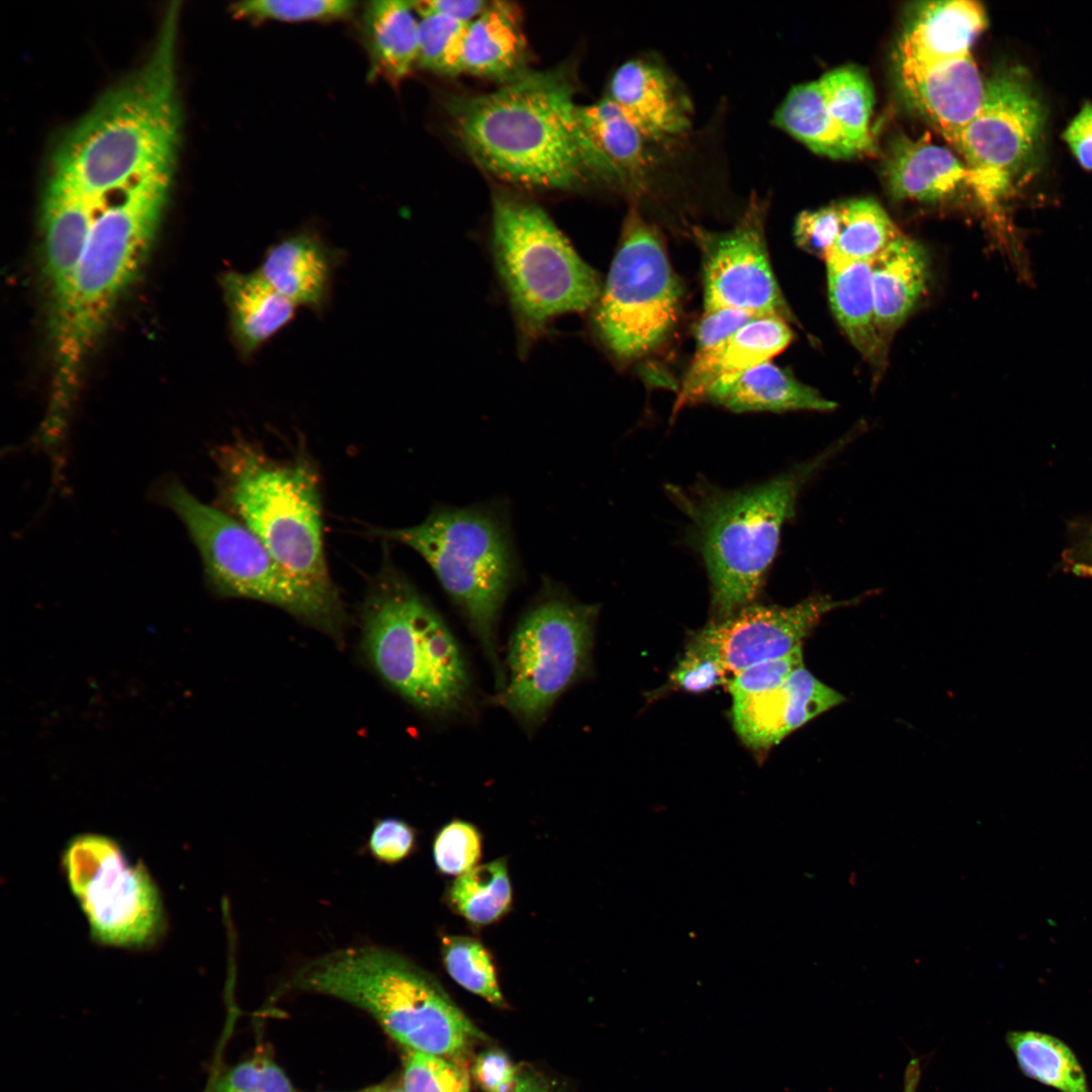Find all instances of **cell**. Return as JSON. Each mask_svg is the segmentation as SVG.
<instances>
[{"instance_id": "obj_53", "label": "cell", "mask_w": 1092, "mask_h": 1092, "mask_svg": "<svg viewBox=\"0 0 1092 1092\" xmlns=\"http://www.w3.org/2000/svg\"><path fill=\"white\" fill-rule=\"evenodd\" d=\"M513 1092H552L545 1084L532 1076L523 1074V1077Z\"/></svg>"}, {"instance_id": "obj_25", "label": "cell", "mask_w": 1092, "mask_h": 1092, "mask_svg": "<svg viewBox=\"0 0 1092 1092\" xmlns=\"http://www.w3.org/2000/svg\"><path fill=\"white\" fill-rule=\"evenodd\" d=\"M338 260L317 235L301 232L269 247L256 271L296 306L321 311L330 300Z\"/></svg>"}, {"instance_id": "obj_27", "label": "cell", "mask_w": 1092, "mask_h": 1092, "mask_svg": "<svg viewBox=\"0 0 1092 1092\" xmlns=\"http://www.w3.org/2000/svg\"><path fill=\"white\" fill-rule=\"evenodd\" d=\"M871 274L877 326L887 343L926 290L928 258L901 234L871 262Z\"/></svg>"}, {"instance_id": "obj_30", "label": "cell", "mask_w": 1092, "mask_h": 1092, "mask_svg": "<svg viewBox=\"0 0 1092 1092\" xmlns=\"http://www.w3.org/2000/svg\"><path fill=\"white\" fill-rule=\"evenodd\" d=\"M832 311L855 349L875 367H882L887 343L875 312L871 263L834 256L825 259Z\"/></svg>"}, {"instance_id": "obj_16", "label": "cell", "mask_w": 1092, "mask_h": 1092, "mask_svg": "<svg viewBox=\"0 0 1092 1092\" xmlns=\"http://www.w3.org/2000/svg\"><path fill=\"white\" fill-rule=\"evenodd\" d=\"M859 600L837 601L816 594L791 607L749 605L708 624L694 636L714 652L730 679L753 664L783 657L801 647L826 614Z\"/></svg>"}, {"instance_id": "obj_29", "label": "cell", "mask_w": 1092, "mask_h": 1092, "mask_svg": "<svg viewBox=\"0 0 1092 1092\" xmlns=\"http://www.w3.org/2000/svg\"><path fill=\"white\" fill-rule=\"evenodd\" d=\"M525 57L526 39L519 8L506 1L489 2L467 26L459 74L505 82L524 72Z\"/></svg>"}, {"instance_id": "obj_51", "label": "cell", "mask_w": 1092, "mask_h": 1092, "mask_svg": "<svg viewBox=\"0 0 1092 1092\" xmlns=\"http://www.w3.org/2000/svg\"><path fill=\"white\" fill-rule=\"evenodd\" d=\"M1065 560L1069 569L1092 565V523L1087 526L1077 544L1067 552Z\"/></svg>"}, {"instance_id": "obj_8", "label": "cell", "mask_w": 1092, "mask_h": 1092, "mask_svg": "<svg viewBox=\"0 0 1092 1092\" xmlns=\"http://www.w3.org/2000/svg\"><path fill=\"white\" fill-rule=\"evenodd\" d=\"M374 534L410 547L429 564L479 640L502 692L506 673L496 653L495 628L519 572L509 529L498 512L486 506H443L419 525Z\"/></svg>"}, {"instance_id": "obj_49", "label": "cell", "mask_w": 1092, "mask_h": 1092, "mask_svg": "<svg viewBox=\"0 0 1092 1092\" xmlns=\"http://www.w3.org/2000/svg\"><path fill=\"white\" fill-rule=\"evenodd\" d=\"M1064 138L1081 166L1092 170V104L1086 103L1068 125Z\"/></svg>"}, {"instance_id": "obj_20", "label": "cell", "mask_w": 1092, "mask_h": 1092, "mask_svg": "<svg viewBox=\"0 0 1092 1092\" xmlns=\"http://www.w3.org/2000/svg\"><path fill=\"white\" fill-rule=\"evenodd\" d=\"M607 97L648 142L662 143L690 126L689 104L659 66L631 60L613 74Z\"/></svg>"}, {"instance_id": "obj_10", "label": "cell", "mask_w": 1092, "mask_h": 1092, "mask_svg": "<svg viewBox=\"0 0 1092 1092\" xmlns=\"http://www.w3.org/2000/svg\"><path fill=\"white\" fill-rule=\"evenodd\" d=\"M160 494L186 526L214 593L274 605L339 636L345 612L338 590H324L292 575L244 524L200 502L177 480L167 482Z\"/></svg>"}, {"instance_id": "obj_39", "label": "cell", "mask_w": 1092, "mask_h": 1092, "mask_svg": "<svg viewBox=\"0 0 1092 1092\" xmlns=\"http://www.w3.org/2000/svg\"><path fill=\"white\" fill-rule=\"evenodd\" d=\"M350 0H248L232 6L234 16L251 21H331L351 16Z\"/></svg>"}, {"instance_id": "obj_45", "label": "cell", "mask_w": 1092, "mask_h": 1092, "mask_svg": "<svg viewBox=\"0 0 1092 1092\" xmlns=\"http://www.w3.org/2000/svg\"><path fill=\"white\" fill-rule=\"evenodd\" d=\"M839 232V212L836 205L816 210H804L795 220L794 237L804 251L826 259Z\"/></svg>"}, {"instance_id": "obj_52", "label": "cell", "mask_w": 1092, "mask_h": 1092, "mask_svg": "<svg viewBox=\"0 0 1092 1092\" xmlns=\"http://www.w3.org/2000/svg\"><path fill=\"white\" fill-rule=\"evenodd\" d=\"M920 1079V1062L918 1059H911L905 1069L902 1092H917Z\"/></svg>"}, {"instance_id": "obj_23", "label": "cell", "mask_w": 1092, "mask_h": 1092, "mask_svg": "<svg viewBox=\"0 0 1092 1092\" xmlns=\"http://www.w3.org/2000/svg\"><path fill=\"white\" fill-rule=\"evenodd\" d=\"M786 321L779 315L759 316L718 348L694 357L681 382L674 412L700 402L712 385L728 381L784 351L793 338Z\"/></svg>"}, {"instance_id": "obj_1", "label": "cell", "mask_w": 1092, "mask_h": 1092, "mask_svg": "<svg viewBox=\"0 0 1092 1092\" xmlns=\"http://www.w3.org/2000/svg\"><path fill=\"white\" fill-rule=\"evenodd\" d=\"M178 16L177 6L169 7L146 62L66 133L51 175L105 198L140 178L172 171L180 131Z\"/></svg>"}, {"instance_id": "obj_5", "label": "cell", "mask_w": 1092, "mask_h": 1092, "mask_svg": "<svg viewBox=\"0 0 1092 1092\" xmlns=\"http://www.w3.org/2000/svg\"><path fill=\"white\" fill-rule=\"evenodd\" d=\"M851 439L844 436L812 459L755 486L723 490L702 484L688 491L669 487L668 493L691 521L716 621L751 605L801 489Z\"/></svg>"}, {"instance_id": "obj_14", "label": "cell", "mask_w": 1092, "mask_h": 1092, "mask_svg": "<svg viewBox=\"0 0 1092 1092\" xmlns=\"http://www.w3.org/2000/svg\"><path fill=\"white\" fill-rule=\"evenodd\" d=\"M1044 109L1020 68H1004L985 83L980 110L953 145L977 176L976 190L993 199L1035 153Z\"/></svg>"}, {"instance_id": "obj_24", "label": "cell", "mask_w": 1092, "mask_h": 1092, "mask_svg": "<svg viewBox=\"0 0 1092 1092\" xmlns=\"http://www.w3.org/2000/svg\"><path fill=\"white\" fill-rule=\"evenodd\" d=\"M884 176L896 199L935 202L964 186L976 189V173L949 150L925 139L897 138L890 147Z\"/></svg>"}, {"instance_id": "obj_33", "label": "cell", "mask_w": 1092, "mask_h": 1092, "mask_svg": "<svg viewBox=\"0 0 1092 1092\" xmlns=\"http://www.w3.org/2000/svg\"><path fill=\"white\" fill-rule=\"evenodd\" d=\"M1006 1042L1025 1077L1060 1092H1090L1082 1065L1060 1038L1034 1030H1011Z\"/></svg>"}, {"instance_id": "obj_32", "label": "cell", "mask_w": 1092, "mask_h": 1092, "mask_svg": "<svg viewBox=\"0 0 1092 1092\" xmlns=\"http://www.w3.org/2000/svg\"><path fill=\"white\" fill-rule=\"evenodd\" d=\"M772 121L816 154L831 159L858 154L834 121L819 79L794 86Z\"/></svg>"}, {"instance_id": "obj_26", "label": "cell", "mask_w": 1092, "mask_h": 1092, "mask_svg": "<svg viewBox=\"0 0 1092 1092\" xmlns=\"http://www.w3.org/2000/svg\"><path fill=\"white\" fill-rule=\"evenodd\" d=\"M701 401L720 405L733 413L827 412L837 405L770 361L751 367L728 381L712 385Z\"/></svg>"}, {"instance_id": "obj_2", "label": "cell", "mask_w": 1092, "mask_h": 1092, "mask_svg": "<svg viewBox=\"0 0 1092 1092\" xmlns=\"http://www.w3.org/2000/svg\"><path fill=\"white\" fill-rule=\"evenodd\" d=\"M171 172L145 176L116 191L98 214L70 279L52 296L55 376L47 416L52 426H66L83 363L150 250Z\"/></svg>"}, {"instance_id": "obj_54", "label": "cell", "mask_w": 1092, "mask_h": 1092, "mask_svg": "<svg viewBox=\"0 0 1092 1092\" xmlns=\"http://www.w3.org/2000/svg\"><path fill=\"white\" fill-rule=\"evenodd\" d=\"M362 1092H406V1091L402 1088V1086L379 1085V1086H375V1087L366 1089V1090H364Z\"/></svg>"}, {"instance_id": "obj_55", "label": "cell", "mask_w": 1092, "mask_h": 1092, "mask_svg": "<svg viewBox=\"0 0 1092 1092\" xmlns=\"http://www.w3.org/2000/svg\"><path fill=\"white\" fill-rule=\"evenodd\" d=\"M1070 570L1077 575L1092 578V565L1077 566Z\"/></svg>"}, {"instance_id": "obj_11", "label": "cell", "mask_w": 1092, "mask_h": 1092, "mask_svg": "<svg viewBox=\"0 0 1092 1092\" xmlns=\"http://www.w3.org/2000/svg\"><path fill=\"white\" fill-rule=\"evenodd\" d=\"M597 614L596 606L548 580L521 618L509 643L499 698L525 726L539 724L587 669Z\"/></svg>"}, {"instance_id": "obj_37", "label": "cell", "mask_w": 1092, "mask_h": 1092, "mask_svg": "<svg viewBox=\"0 0 1092 1092\" xmlns=\"http://www.w3.org/2000/svg\"><path fill=\"white\" fill-rule=\"evenodd\" d=\"M441 952L446 971L458 985L494 1006L505 1005L492 958L479 940L445 936Z\"/></svg>"}, {"instance_id": "obj_18", "label": "cell", "mask_w": 1092, "mask_h": 1092, "mask_svg": "<svg viewBox=\"0 0 1092 1092\" xmlns=\"http://www.w3.org/2000/svg\"><path fill=\"white\" fill-rule=\"evenodd\" d=\"M845 701L804 666L778 689L733 698L731 719L741 740L754 749L778 744L816 716Z\"/></svg>"}, {"instance_id": "obj_34", "label": "cell", "mask_w": 1092, "mask_h": 1092, "mask_svg": "<svg viewBox=\"0 0 1092 1092\" xmlns=\"http://www.w3.org/2000/svg\"><path fill=\"white\" fill-rule=\"evenodd\" d=\"M829 111L844 138L862 153L871 148L872 84L864 72L848 65L819 78Z\"/></svg>"}, {"instance_id": "obj_36", "label": "cell", "mask_w": 1092, "mask_h": 1092, "mask_svg": "<svg viewBox=\"0 0 1092 1092\" xmlns=\"http://www.w3.org/2000/svg\"><path fill=\"white\" fill-rule=\"evenodd\" d=\"M512 896L505 858L474 867L458 876L448 891V900L454 910L475 925H487L500 919L511 907Z\"/></svg>"}, {"instance_id": "obj_46", "label": "cell", "mask_w": 1092, "mask_h": 1092, "mask_svg": "<svg viewBox=\"0 0 1092 1092\" xmlns=\"http://www.w3.org/2000/svg\"><path fill=\"white\" fill-rule=\"evenodd\" d=\"M416 841V832L410 824L396 818H385L374 824L367 849L376 860L393 864L412 854Z\"/></svg>"}, {"instance_id": "obj_44", "label": "cell", "mask_w": 1092, "mask_h": 1092, "mask_svg": "<svg viewBox=\"0 0 1092 1092\" xmlns=\"http://www.w3.org/2000/svg\"><path fill=\"white\" fill-rule=\"evenodd\" d=\"M803 666L802 648L791 653L753 664L733 675L726 685L732 698L765 693L781 687L791 673Z\"/></svg>"}, {"instance_id": "obj_9", "label": "cell", "mask_w": 1092, "mask_h": 1092, "mask_svg": "<svg viewBox=\"0 0 1092 1092\" xmlns=\"http://www.w3.org/2000/svg\"><path fill=\"white\" fill-rule=\"evenodd\" d=\"M492 243L525 341L540 335L554 317L583 312L597 303L602 291L597 274L536 203L496 195Z\"/></svg>"}, {"instance_id": "obj_41", "label": "cell", "mask_w": 1092, "mask_h": 1092, "mask_svg": "<svg viewBox=\"0 0 1092 1092\" xmlns=\"http://www.w3.org/2000/svg\"><path fill=\"white\" fill-rule=\"evenodd\" d=\"M206 1092H295L284 1071L267 1056L257 1055L219 1074Z\"/></svg>"}, {"instance_id": "obj_42", "label": "cell", "mask_w": 1092, "mask_h": 1092, "mask_svg": "<svg viewBox=\"0 0 1092 1092\" xmlns=\"http://www.w3.org/2000/svg\"><path fill=\"white\" fill-rule=\"evenodd\" d=\"M433 855L439 872L460 876L472 870L481 856V836L470 823L454 820L437 834Z\"/></svg>"}, {"instance_id": "obj_40", "label": "cell", "mask_w": 1092, "mask_h": 1092, "mask_svg": "<svg viewBox=\"0 0 1092 1092\" xmlns=\"http://www.w3.org/2000/svg\"><path fill=\"white\" fill-rule=\"evenodd\" d=\"M401 1086L406 1092H470L460 1062L412 1051H405Z\"/></svg>"}, {"instance_id": "obj_6", "label": "cell", "mask_w": 1092, "mask_h": 1092, "mask_svg": "<svg viewBox=\"0 0 1092 1092\" xmlns=\"http://www.w3.org/2000/svg\"><path fill=\"white\" fill-rule=\"evenodd\" d=\"M362 617L365 653L387 685L432 715L461 709L470 677L460 646L441 615L389 561L371 583Z\"/></svg>"}, {"instance_id": "obj_47", "label": "cell", "mask_w": 1092, "mask_h": 1092, "mask_svg": "<svg viewBox=\"0 0 1092 1092\" xmlns=\"http://www.w3.org/2000/svg\"><path fill=\"white\" fill-rule=\"evenodd\" d=\"M762 316L736 308L704 311L696 330V353L703 356L718 348L749 322Z\"/></svg>"}, {"instance_id": "obj_22", "label": "cell", "mask_w": 1092, "mask_h": 1092, "mask_svg": "<svg viewBox=\"0 0 1092 1092\" xmlns=\"http://www.w3.org/2000/svg\"><path fill=\"white\" fill-rule=\"evenodd\" d=\"M107 201L51 175L41 203L44 268L52 296L68 282Z\"/></svg>"}, {"instance_id": "obj_13", "label": "cell", "mask_w": 1092, "mask_h": 1092, "mask_svg": "<svg viewBox=\"0 0 1092 1092\" xmlns=\"http://www.w3.org/2000/svg\"><path fill=\"white\" fill-rule=\"evenodd\" d=\"M62 868L97 942L115 947L152 945L165 929L161 892L147 868L113 838L81 833L65 845Z\"/></svg>"}, {"instance_id": "obj_28", "label": "cell", "mask_w": 1092, "mask_h": 1092, "mask_svg": "<svg viewBox=\"0 0 1092 1092\" xmlns=\"http://www.w3.org/2000/svg\"><path fill=\"white\" fill-rule=\"evenodd\" d=\"M220 283L233 340L244 358L253 357L295 315L297 306L257 271H229Z\"/></svg>"}, {"instance_id": "obj_38", "label": "cell", "mask_w": 1092, "mask_h": 1092, "mask_svg": "<svg viewBox=\"0 0 1092 1092\" xmlns=\"http://www.w3.org/2000/svg\"><path fill=\"white\" fill-rule=\"evenodd\" d=\"M469 23L440 14L421 15L418 64L436 73L459 74Z\"/></svg>"}, {"instance_id": "obj_48", "label": "cell", "mask_w": 1092, "mask_h": 1092, "mask_svg": "<svg viewBox=\"0 0 1092 1092\" xmlns=\"http://www.w3.org/2000/svg\"><path fill=\"white\" fill-rule=\"evenodd\" d=\"M473 1076L485 1092H513L523 1074L506 1054L491 1050L477 1057L473 1066Z\"/></svg>"}, {"instance_id": "obj_43", "label": "cell", "mask_w": 1092, "mask_h": 1092, "mask_svg": "<svg viewBox=\"0 0 1092 1092\" xmlns=\"http://www.w3.org/2000/svg\"><path fill=\"white\" fill-rule=\"evenodd\" d=\"M728 680L714 652L695 636L691 638L682 657L669 676L672 688L693 694L726 686Z\"/></svg>"}, {"instance_id": "obj_15", "label": "cell", "mask_w": 1092, "mask_h": 1092, "mask_svg": "<svg viewBox=\"0 0 1092 1092\" xmlns=\"http://www.w3.org/2000/svg\"><path fill=\"white\" fill-rule=\"evenodd\" d=\"M764 213V202L753 194L731 230L693 229L703 255L704 311L736 308L792 318L769 262Z\"/></svg>"}, {"instance_id": "obj_17", "label": "cell", "mask_w": 1092, "mask_h": 1092, "mask_svg": "<svg viewBox=\"0 0 1092 1092\" xmlns=\"http://www.w3.org/2000/svg\"><path fill=\"white\" fill-rule=\"evenodd\" d=\"M578 150L587 181L637 194L647 186V140L608 98L576 107Z\"/></svg>"}, {"instance_id": "obj_19", "label": "cell", "mask_w": 1092, "mask_h": 1092, "mask_svg": "<svg viewBox=\"0 0 1092 1092\" xmlns=\"http://www.w3.org/2000/svg\"><path fill=\"white\" fill-rule=\"evenodd\" d=\"M908 103L948 143L981 108L985 83L971 54L925 66H898Z\"/></svg>"}, {"instance_id": "obj_35", "label": "cell", "mask_w": 1092, "mask_h": 1092, "mask_svg": "<svg viewBox=\"0 0 1092 1092\" xmlns=\"http://www.w3.org/2000/svg\"><path fill=\"white\" fill-rule=\"evenodd\" d=\"M839 232L828 256L871 263L902 233L884 208L871 198L837 204Z\"/></svg>"}, {"instance_id": "obj_21", "label": "cell", "mask_w": 1092, "mask_h": 1092, "mask_svg": "<svg viewBox=\"0 0 1092 1092\" xmlns=\"http://www.w3.org/2000/svg\"><path fill=\"white\" fill-rule=\"evenodd\" d=\"M987 24L980 3L939 0L919 3L898 43V66H925L961 58Z\"/></svg>"}, {"instance_id": "obj_50", "label": "cell", "mask_w": 1092, "mask_h": 1092, "mask_svg": "<svg viewBox=\"0 0 1092 1092\" xmlns=\"http://www.w3.org/2000/svg\"><path fill=\"white\" fill-rule=\"evenodd\" d=\"M488 3L489 1L483 0L412 1L415 11L420 16L425 14H440L464 22H471L479 16Z\"/></svg>"}, {"instance_id": "obj_31", "label": "cell", "mask_w": 1092, "mask_h": 1092, "mask_svg": "<svg viewBox=\"0 0 1092 1092\" xmlns=\"http://www.w3.org/2000/svg\"><path fill=\"white\" fill-rule=\"evenodd\" d=\"M412 1L377 0L364 8L362 26L371 61V74L393 84L418 64L419 20Z\"/></svg>"}, {"instance_id": "obj_4", "label": "cell", "mask_w": 1092, "mask_h": 1092, "mask_svg": "<svg viewBox=\"0 0 1092 1092\" xmlns=\"http://www.w3.org/2000/svg\"><path fill=\"white\" fill-rule=\"evenodd\" d=\"M282 990L326 995L367 1012L405 1051L458 1061L481 1037L435 979L381 945L341 947L309 959Z\"/></svg>"}, {"instance_id": "obj_3", "label": "cell", "mask_w": 1092, "mask_h": 1092, "mask_svg": "<svg viewBox=\"0 0 1092 1092\" xmlns=\"http://www.w3.org/2000/svg\"><path fill=\"white\" fill-rule=\"evenodd\" d=\"M573 96L565 71H524L491 92L454 96L447 109L456 136L487 173L526 189H571L587 182Z\"/></svg>"}, {"instance_id": "obj_7", "label": "cell", "mask_w": 1092, "mask_h": 1092, "mask_svg": "<svg viewBox=\"0 0 1092 1092\" xmlns=\"http://www.w3.org/2000/svg\"><path fill=\"white\" fill-rule=\"evenodd\" d=\"M221 496L231 514L292 575L337 590L325 555L320 481L305 458L279 460L238 439L214 453Z\"/></svg>"}, {"instance_id": "obj_12", "label": "cell", "mask_w": 1092, "mask_h": 1092, "mask_svg": "<svg viewBox=\"0 0 1092 1092\" xmlns=\"http://www.w3.org/2000/svg\"><path fill=\"white\" fill-rule=\"evenodd\" d=\"M680 296L661 236L636 206H631L606 284L594 306L600 339L620 360L645 356L675 325Z\"/></svg>"}]
</instances>
